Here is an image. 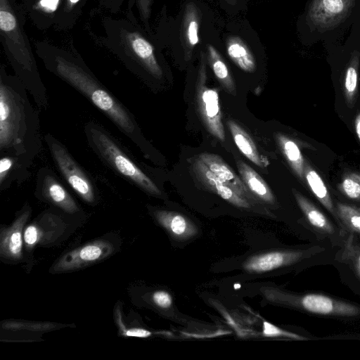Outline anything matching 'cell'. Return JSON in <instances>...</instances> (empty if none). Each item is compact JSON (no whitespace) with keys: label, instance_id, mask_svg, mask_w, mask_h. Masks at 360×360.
Wrapping results in <instances>:
<instances>
[{"label":"cell","instance_id":"cell-9","mask_svg":"<svg viewBox=\"0 0 360 360\" xmlns=\"http://www.w3.org/2000/svg\"><path fill=\"white\" fill-rule=\"evenodd\" d=\"M295 304L316 315L354 317L360 314V307L357 305L323 294H305L297 297Z\"/></svg>","mask_w":360,"mask_h":360},{"label":"cell","instance_id":"cell-15","mask_svg":"<svg viewBox=\"0 0 360 360\" xmlns=\"http://www.w3.org/2000/svg\"><path fill=\"white\" fill-rule=\"evenodd\" d=\"M126 44L135 60L145 70L157 79L162 78V69L154 47L148 39L137 32H131L126 36Z\"/></svg>","mask_w":360,"mask_h":360},{"label":"cell","instance_id":"cell-34","mask_svg":"<svg viewBox=\"0 0 360 360\" xmlns=\"http://www.w3.org/2000/svg\"><path fill=\"white\" fill-rule=\"evenodd\" d=\"M151 1L152 0H137L141 16L146 21L150 17Z\"/></svg>","mask_w":360,"mask_h":360},{"label":"cell","instance_id":"cell-23","mask_svg":"<svg viewBox=\"0 0 360 360\" xmlns=\"http://www.w3.org/2000/svg\"><path fill=\"white\" fill-rule=\"evenodd\" d=\"M292 191L299 207L311 225L320 232L333 234L334 226L325 214L301 193L295 189Z\"/></svg>","mask_w":360,"mask_h":360},{"label":"cell","instance_id":"cell-31","mask_svg":"<svg viewBox=\"0 0 360 360\" xmlns=\"http://www.w3.org/2000/svg\"><path fill=\"white\" fill-rule=\"evenodd\" d=\"M154 303L162 309L169 308L172 304V298L171 295L165 291H156L153 295Z\"/></svg>","mask_w":360,"mask_h":360},{"label":"cell","instance_id":"cell-33","mask_svg":"<svg viewBox=\"0 0 360 360\" xmlns=\"http://www.w3.org/2000/svg\"><path fill=\"white\" fill-rule=\"evenodd\" d=\"M223 8L227 11H239L245 6L243 0H219Z\"/></svg>","mask_w":360,"mask_h":360},{"label":"cell","instance_id":"cell-37","mask_svg":"<svg viewBox=\"0 0 360 360\" xmlns=\"http://www.w3.org/2000/svg\"><path fill=\"white\" fill-rule=\"evenodd\" d=\"M79 0H68V2L70 5H73L77 4Z\"/></svg>","mask_w":360,"mask_h":360},{"label":"cell","instance_id":"cell-25","mask_svg":"<svg viewBox=\"0 0 360 360\" xmlns=\"http://www.w3.org/2000/svg\"><path fill=\"white\" fill-rule=\"evenodd\" d=\"M276 139L290 167L296 176L303 181L305 160L298 146L293 140L280 133L276 134Z\"/></svg>","mask_w":360,"mask_h":360},{"label":"cell","instance_id":"cell-12","mask_svg":"<svg viewBox=\"0 0 360 360\" xmlns=\"http://www.w3.org/2000/svg\"><path fill=\"white\" fill-rule=\"evenodd\" d=\"M192 169L196 179L207 189L234 206L240 208L250 207V201L237 193L231 186L220 180L198 157L193 161Z\"/></svg>","mask_w":360,"mask_h":360},{"label":"cell","instance_id":"cell-40","mask_svg":"<svg viewBox=\"0 0 360 360\" xmlns=\"http://www.w3.org/2000/svg\"><path fill=\"white\" fill-rule=\"evenodd\" d=\"M357 209L360 211V207H357Z\"/></svg>","mask_w":360,"mask_h":360},{"label":"cell","instance_id":"cell-32","mask_svg":"<svg viewBox=\"0 0 360 360\" xmlns=\"http://www.w3.org/2000/svg\"><path fill=\"white\" fill-rule=\"evenodd\" d=\"M122 333L124 336L136 337V338H148L152 335V332L143 328H122Z\"/></svg>","mask_w":360,"mask_h":360},{"label":"cell","instance_id":"cell-21","mask_svg":"<svg viewBox=\"0 0 360 360\" xmlns=\"http://www.w3.org/2000/svg\"><path fill=\"white\" fill-rule=\"evenodd\" d=\"M227 125L240 152L258 167H266L269 165L268 160L259 154L254 141L246 131L233 120H229Z\"/></svg>","mask_w":360,"mask_h":360},{"label":"cell","instance_id":"cell-35","mask_svg":"<svg viewBox=\"0 0 360 360\" xmlns=\"http://www.w3.org/2000/svg\"><path fill=\"white\" fill-rule=\"evenodd\" d=\"M59 0H40L39 6L46 11H54L56 10Z\"/></svg>","mask_w":360,"mask_h":360},{"label":"cell","instance_id":"cell-19","mask_svg":"<svg viewBox=\"0 0 360 360\" xmlns=\"http://www.w3.org/2000/svg\"><path fill=\"white\" fill-rule=\"evenodd\" d=\"M154 215L157 221L172 236L184 239L193 236L197 233L195 226L185 216L167 210H155Z\"/></svg>","mask_w":360,"mask_h":360},{"label":"cell","instance_id":"cell-26","mask_svg":"<svg viewBox=\"0 0 360 360\" xmlns=\"http://www.w3.org/2000/svg\"><path fill=\"white\" fill-rule=\"evenodd\" d=\"M337 214L348 229L360 234V211L357 207L338 202Z\"/></svg>","mask_w":360,"mask_h":360},{"label":"cell","instance_id":"cell-14","mask_svg":"<svg viewBox=\"0 0 360 360\" xmlns=\"http://www.w3.org/2000/svg\"><path fill=\"white\" fill-rule=\"evenodd\" d=\"M31 213L26 207L13 224L2 229L0 235V255L7 259L18 260L22 257V229Z\"/></svg>","mask_w":360,"mask_h":360},{"label":"cell","instance_id":"cell-22","mask_svg":"<svg viewBox=\"0 0 360 360\" xmlns=\"http://www.w3.org/2000/svg\"><path fill=\"white\" fill-rule=\"evenodd\" d=\"M206 58L215 77L230 94L236 95V88L231 74L219 52L211 44L206 45Z\"/></svg>","mask_w":360,"mask_h":360},{"label":"cell","instance_id":"cell-6","mask_svg":"<svg viewBox=\"0 0 360 360\" xmlns=\"http://www.w3.org/2000/svg\"><path fill=\"white\" fill-rule=\"evenodd\" d=\"M44 140L58 169L66 182L84 201L89 204L95 203L96 192L90 177L66 148L52 134H46Z\"/></svg>","mask_w":360,"mask_h":360},{"label":"cell","instance_id":"cell-1","mask_svg":"<svg viewBox=\"0 0 360 360\" xmlns=\"http://www.w3.org/2000/svg\"><path fill=\"white\" fill-rule=\"evenodd\" d=\"M18 77L0 75V153L31 165L41 148L38 111Z\"/></svg>","mask_w":360,"mask_h":360},{"label":"cell","instance_id":"cell-4","mask_svg":"<svg viewBox=\"0 0 360 360\" xmlns=\"http://www.w3.org/2000/svg\"><path fill=\"white\" fill-rule=\"evenodd\" d=\"M0 30L18 77L33 97L37 106L46 109L48 105L46 87L8 0H0Z\"/></svg>","mask_w":360,"mask_h":360},{"label":"cell","instance_id":"cell-17","mask_svg":"<svg viewBox=\"0 0 360 360\" xmlns=\"http://www.w3.org/2000/svg\"><path fill=\"white\" fill-rule=\"evenodd\" d=\"M226 51L229 58L240 70L246 72H254L257 62L245 39L236 34H230L225 41Z\"/></svg>","mask_w":360,"mask_h":360},{"label":"cell","instance_id":"cell-28","mask_svg":"<svg viewBox=\"0 0 360 360\" xmlns=\"http://www.w3.org/2000/svg\"><path fill=\"white\" fill-rule=\"evenodd\" d=\"M340 257L342 262L350 264L360 280V246L354 243L352 234L346 239Z\"/></svg>","mask_w":360,"mask_h":360},{"label":"cell","instance_id":"cell-8","mask_svg":"<svg viewBox=\"0 0 360 360\" xmlns=\"http://www.w3.org/2000/svg\"><path fill=\"white\" fill-rule=\"evenodd\" d=\"M36 195L69 214L77 213L79 207L52 170L41 168L37 173Z\"/></svg>","mask_w":360,"mask_h":360},{"label":"cell","instance_id":"cell-20","mask_svg":"<svg viewBox=\"0 0 360 360\" xmlns=\"http://www.w3.org/2000/svg\"><path fill=\"white\" fill-rule=\"evenodd\" d=\"M30 165L20 158L1 155L0 188L7 189L13 182L22 183L28 178Z\"/></svg>","mask_w":360,"mask_h":360},{"label":"cell","instance_id":"cell-38","mask_svg":"<svg viewBox=\"0 0 360 360\" xmlns=\"http://www.w3.org/2000/svg\"><path fill=\"white\" fill-rule=\"evenodd\" d=\"M240 284H235V285H234V288H235V289L240 288Z\"/></svg>","mask_w":360,"mask_h":360},{"label":"cell","instance_id":"cell-24","mask_svg":"<svg viewBox=\"0 0 360 360\" xmlns=\"http://www.w3.org/2000/svg\"><path fill=\"white\" fill-rule=\"evenodd\" d=\"M304 179L318 200L335 217H338L332 198L322 178L307 161L304 162Z\"/></svg>","mask_w":360,"mask_h":360},{"label":"cell","instance_id":"cell-36","mask_svg":"<svg viewBox=\"0 0 360 360\" xmlns=\"http://www.w3.org/2000/svg\"><path fill=\"white\" fill-rule=\"evenodd\" d=\"M354 124L356 133L360 141V113L356 115Z\"/></svg>","mask_w":360,"mask_h":360},{"label":"cell","instance_id":"cell-7","mask_svg":"<svg viewBox=\"0 0 360 360\" xmlns=\"http://www.w3.org/2000/svg\"><path fill=\"white\" fill-rule=\"evenodd\" d=\"M206 55L200 52L196 81V99L200 117L210 134L221 141H225V131L221 121L219 95L214 89L206 85Z\"/></svg>","mask_w":360,"mask_h":360},{"label":"cell","instance_id":"cell-5","mask_svg":"<svg viewBox=\"0 0 360 360\" xmlns=\"http://www.w3.org/2000/svg\"><path fill=\"white\" fill-rule=\"evenodd\" d=\"M84 134L90 147L115 172L145 191L152 195H161L155 182L135 164L102 127L90 121L84 126Z\"/></svg>","mask_w":360,"mask_h":360},{"label":"cell","instance_id":"cell-3","mask_svg":"<svg viewBox=\"0 0 360 360\" xmlns=\"http://www.w3.org/2000/svg\"><path fill=\"white\" fill-rule=\"evenodd\" d=\"M360 0H309L297 21L302 43L333 44L345 36L354 22Z\"/></svg>","mask_w":360,"mask_h":360},{"label":"cell","instance_id":"cell-39","mask_svg":"<svg viewBox=\"0 0 360 360\" xmlns=\"http://www.w3.org/2000/svg\"><path fill=\"white\" fill-rule=\"evenodd\" d=\"M250 1V0H243V2H244V4H245V3H246L247 1Z\"/></svg>","mask_w":360,"mask_h":360},{"label":"cell","instance_id":"cell-11","mask_svg":"<svg viewBox=\"0 0 360 360\" xmlns=\"http://www.w3.org/2000/svg\"><path fill=\"white\" fill-rule=\"evenodd\" d=\"M320 247H312L306 250L273 251L251 257L243 266L252 273H264L297 262L320 252Z\"/></svg>","mask_w":360,"mask_h":360},{"label":"cell","instance_id":"cell-13","mask_svg":"<svg viewBox=\"0 0 360 360\" xmlns=\"http://www.w3.org/2000/svg\"><path fill=\"white\" fill-rule=\"evenodd\" d=\"M202 19L200 8L193 1L185 4L179 28V39L186 60H190L200 42L199 31Z\"/></svg>","mask_w":360,"mask_h":360},{"label":"cell","instance_id":"cell-18","mask_svg":"<svg viewBox=\"0 0 360 360\" xmlns=\"http://www.w3.org/2000/svg\"><path fill=\"white\" fill-rule=\"evenodd\" d=\"M237 168L240 179L257 199L270 205L276 202L275 196L267 183L255 169L242 160L237 162Z\"/></svg>","mask_w":360,"mask_h":360},{"label":"cell","instance_id":"cell-10","mask_svg":"<svg viewBox=\"0 0 360 360\" xmlns=\"http://www.w3.org/2000/svg\"><path fill=\"white\" fill-rule=\"evenodd\" d=\"M112 245L106 240H96L64 255L53 265L56 272L68 271L94 264L110 255Z\"/></svg>","mask_w":360,"mask_h":360},{"label":"cell","instance_id":"cell-30","mask_svg":"<svg viewBox=\"0 0 360 360\" xmlns=\"http://www.w3.org/2000/svg\"><path fill=\"white\" fill-rule=\"evenodd\" d=\"M41 231L37 226L32 224L26 227L23 238L28 248H33L40 240Z\"/></svg>","mask_w":360,"mask_h":360},{"label":"cell","instance_id":"cell-27","mask_svg":"<svg viewBox=\"0 0 360 360\" xmlns=\"http://www.w3.org/2000/svg\"><path fill=\"white\" fill-rule=\"evenodd\" d=\"M338 188L347 198L360 201V172L345 173L342 176Z\"/></svg>","mask_w":360,"mask_h":360},{"label":"cell","instance_id":"cell-29","mask_svg":"<svg viewBox=\"0 0 360 360\" xmlns=\"http://www.w3.org/2000/svg\"><path fill=\"white\" fill-rule=\"evenodd\" d=\"M263 335L269 338L284 337L296 340H306L307 338L293 333L289 331L282 330L281 328L273 325L267 321L263 323Z\"/></svg>","mask_w":360,"mask_h":360},{"label":"cell","instance_id":"cell-16","mask_svg":"<svg viewBox=\"0 0 360 360\" xmlns=\"http://www.w3.org/2000/svg\"><path fill=\"white\" fill-rule=\"evenodd\" d=\"M198 158L220 180L231 186L237 193L251 202L257 200L248 190L242 179L221 157L212 153H202L199 154Z\"/></svg>","mask_w":360,"mask_h":360},{"label":"cell","instance_id":"cell-2","mask_svg":"<svg viewBox=\"0 0 360 360\" xmlns=\"http://www.w3.org/2000/svg\"><path fill=\"white\" fill-rule=\"evenodd\" d=\"M48 66L108 116L128 139L140 144V131L133 115L89 71L60 56H55Z\"/></svg>","mask_w":360,"mask_h":360}]
</instances>
